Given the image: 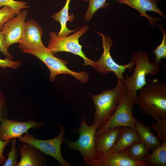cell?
<instances>
[{"label":"cell","mask_w":166,"mask_h":166,"mask_svg":"<svg viewBox=\"0 0 166 166\" xmlns=\"http://www.w3.org/2000/svg\"><path fill=\"white\" fill-rule=\"evenodd\" d=\"M6 47L4 40V36L1 31H0V52L5 55L6 57L12 59L13 57L9 53Z\"/></svg>","instance_id":"30"},{"label":"cell","mask_w":166,"mask_h":166,"mask_svg":"<svg viewBox=\"0 0 166 166\" xmlns=\"http://www.w3.org/2000/svg\"><path fill=\"white\" fill-rule=\"evenodd\" d=\"M17 138H14L11 139L12 141V148L11 150L7 154V159L3 166H18L19 164L17 159L18 154L17 150L15 148Z\"/></svg>","instance_id":"25"},{"label":"cell","mask_w":166,"mask_h":166,"mask_svg":"<svg viewBox=\"0 0 166 166\" xmlns=\"http://www.w3.org/2000/svg\"><path fill=\"white\" fill-rule=\"evenodd\" d=\"M133 103L128 96L127 91L123 95L117 107L106 123L96 130V136H100L106 130L117 127L135 129L132 110Z\"/></svg>","instance_id":"9"},{"label":"cell","mask_w":166,"mask_h":166,"mask_svg":"<svg viewBox=\"0 0 166 166\" xmlns=\"http://www.w3.org/2000/svg\"><path fill=\"white\" fill-rule=\"evenodd\" d=\"M81 0L83 1H85V2H86L87 1H88L89 0Z\"/></svg>","instance_id":"32"},{"label":"cell","mask_w":166,"mask_h":166,"mask_svg":"<svg viewBox=\"0 0 166 166\" xmlns=\"http://www.w3.org/2000/svg\"><path fill=\"white\" fill-rule=\"evenodd\" d=\"M137 104L146 115L155 120L166 117V83L153 79L143 86L137 96Z\"/></svg>","instance_id":"1"},{"label":"cell","mask_w":166,"mask_h":166,"mask_svg":"<svg viewBox=\"0 0 166 166\" xmlns=\"http://www.w3.org/2000/svg\"><path fill=\"white\" fill-rule=\"evenodd\" d=\"M125 150L128 156L130 159L136 161H144L150 150L143 142L139 140Z\"/></svg>","instance_id":"21"},{"label":"cell","mask_w":166,"mask_h":166,"mask_svg":"<svg viewBox=\"0 0 166 166\" xmlns=\"http://www.w3.org/2000/svg\"><path fill=\"white\" fill-rule=\"evenodd\" d=\"M28 4L26 2L14 0H0V8L2 6H8L13 10L19 13L22 9H28L30 7L27 5Z\"/></svg>","instance_id":"26"},{"label":"cell","mask_w":166,"mask_h":166,"mask_svg":"<svg viewBox=\"0 0 166 166\" xmlns=\"http://www.w3.org/2000/svg\"><path fill=\"white\" fill-rule=\"evenodd\" d=\"M97 34L102 37V46L103 53L99 59L95 61L93 68L104 76L111 72L116 75L117 83L122 82L124 79L123 74L126 69L132 72L136 65L135 57L133 54L132 60L128 64L119 65L113 59L110 54V50L112 46L113 41L110 37L98 32Z\"/></svg>","instance_id":"7"},{"label":"cell","mask_w":166,"mask_h":166,"mask_svg":"<svg viewBox=\"0 0 166 166\" xmlns=\"http://www.w3.org/2000/svg\"><path fill=\"white\" fill-rule=\"evenodd\" d=\"M152 151L144 160L148 166H166V142H163L159 147Z\"/></svg>","instance_id":"20"},{"label":"cell","mask_w":166,"mask_h":166,"mask_svg":"<svg viewBox=\"0 0 166 166\" xmlns=\"http://www.w3.org/2000/svg\"><path fill=\"white\" fill-rule=\"evenodd\" d=\"M99 166H147L144 161H136L130 159L126 150L115 152H101Z\"/></svg>","instance_id":"15"},{"label":"cell","mask_w":166,"mask_h":166,"mask_svg":"<svg viewBox=\"0 0 166 166\" xmlns=\"http://www.w3.org/2000/svg\"><path fill=\"white\" fill-rule=\"evenodd\" d=\"M18 13L7 6H3L0 9V31L7 21Z\"/></svg>","instance_id":"27"},{"label":"cell","mask_w":166,"mask_h":166,"mask_svg":"<svg viewBox=\"0 0 166 166\" xmlns=\"http://www.w3.org/2000/svg\"><path fill=\"white\" fill-rule=\"evenodd\" d=\"M43 30L39 24L34 20L25 23L23 35L18 43L19 48L22 50L43 48L45 47L42 40Z\"/></svg>","instance_id":"13"},{"label":"cell","mask_w":166,"mask_h":166,"mask_svg":"<svg viewBox=\"0 0 166 166\" xmlns=\"http://www.w3.org/2000/svg\"><path fill=\"white\" fill-rule=\"evenodd\" d=\"M11 140L2 141L0 140V164L3 165L6 161V158L3 155L4 150Z\"/></svg>","instance_id":"31"},{"label":"cell","mask_w":166,"mask_h":166,"mask_svg":"<svg viewBox=\"0 0 166 166\" xmlns=\"http://www.w3.org/2000/svg\"><path fill=\"white\" fill-rule=\"evenodd\" d=\"M97 129L93 125H88L85 117H82L79 128L73 132L79 135L76 141H71L64 137L63 142L70 150H77L82 155L85 164L89 166H99L101 152L97 150L96 144Z\"/></svg>","instance_id":"2"},{"label":"cell","mask_w":166,"mask_h":166,"mask_svg":"<svg viewBox=\"0 0 166 166\" xmlns=\"http://www.w3.org/2000/svg\"><path fill=\"white\" fill-rule=\"evenodd\" d=\"M159 26L162 33L163 39L160 44L153 50L152 53L155 55L154 61L160 64L162 59L166 58V33L162 25L159 24Z\"/></svg>","instance_id":"22"},{"label":"cell","mask_w":166,"mask_h":166,"mask_svg":"<svg viewBox=\"0 0 166 166\" xmlns=\"http://www.w3.org/2000/svg\"><path fill=\"white\" fill-rule=\"evenodd\" d=\"M27 12L24 10L20 12L7 21L1 31L4 36L6 47L9 49L11 45L20 43L23 37Z\"/></svg>","instance_id":"11"},{"label":"cell","mask_w":166,"mask_h":166,"mask_svg":"<svg viewBox=\"0 0 166 166\" xmlns=\"http://www.w3.org/2000/svg\"><path fill=\"white\" fill-rule=\"evenodd\" d=\"M135 129L139 140L150 150H152L162 143L152 132L151 128L143 124L137 118H134Z\"/></svg>","instance_id":"17"},{"label":"cell","mask_w":166,"mask_h":166,"mask_svg":"<svg viewBox=\"0 0 166 166\" xmlns=\"http://www.w3.org/2000/svg\"><path fill=\"white\" fill-rule=\"evenodd\" d=\"M127 91L125 84L120 82L117 83L115 87L105 90L99 94L89 93L95 108L93 124L97 129L102 127L108 121Z\"/></svg>","instance_id":"3"},{"label":"cell","mask_w":166,"mask_h":166,"mask_svg":"<svg viewBox=\"0 0 166 166\" xmlns=\"http://www.w3.org/2000/svg\"><path fill=\"white\" fill-rule=\"evenodd\" d=\"M22 52L34 56L46 65L50 71V81H54L57 75L62 74L73 77L82 84L86 83L88 81L89 75L87 73L84 71L77 72L70 70L66 65L68 63L67 61L55 57L54 53L47 47L22 50Z\"/></svg>","instance_id":"5"},{"label":"cell","mask_w":166,"mask_h":166,"mask_svg":"<svg viewBox=\"0 0 166 166\" xmlns=\"http://www.w3.org/2000/svg\"><path fill=\"white\" fill-rule=\"evenodd\" d=\"M123 128L124 127H117L109 128L100 136L96 137V146L98 151L109 152L118 140Z\"/></svg>","instance_id":"16"},{"label":"cell","mask_w":166,"mask_h":166,"mask_svg":"<svg viewBox=\"0 0 166 166\" xmlns=\"http://www.w3.org/2000/svg\"><path fill=\"white\" fill-rule=\"evenodd\" d=\"M88 28V25L82 26L75 33L64 37L59 36L54 32L51 31L49 33L50 39L47 47L54 53L66 52L78 56L84 60L82 66L90 65L93 67L95 61L86 56L79 41L80 38L86 33Z\"/></svg>","instance_id":"6"},{"label":"cell","mask_w":166,"mask_h":166,"mask_svg":"<svg viewBox=\"0 0 166 166\" xmlns=\"http://www.w3.org/2000/svg\"><path fill=\"white\" fill-rule=\"evenodd\" d=\"M121 3H125L130 7L137 10L140 14V17L144 16L148 20L152 27L155 26L156 21H160L163 18L166 17L158 8L156 2L159 0H117Z\"/></svg>","instance_id":"12"},{"label":"cell","mask_w":166,"mask_h":166,"mask_svg":"<svg viewBox=\"0 0 166 166\" xmlns=\"http://www.w3.org/2000/svg\"><path fill=\"white\" fill-rule=\"evenodd\" d=\"M45 121L40 122L29 119L26 122L15 121L3 117L0 124V140H6L18 138L28 132L29 129H39L43 127Z\"/></svg>","instance_id":"10"},{"label":"cell","mask_w":166,"mask_h":166,"mask_svg":"<svg viewBox=\"0 0 166 166\" xmlns=\"http://www.w3.org/2000/svg\"><path fill=\"white\" fill-rule=\"evenodd\" d=\"M106 0H89V4L84 18L86 22H89L94 14L100 8L105 6Z\"/></svg>","instance_id":"23"},{"label":"cell","mask_w":166,"mask_h":166,"mask_svg":"<svg viewBox=\"0 0 166 166\" xmlns=\"http://www.w3.org/2000/svg\"><path fill=\"white\" fill-rule=\"evenodd\" d=\"M21 64V62L20 61H14L7 57L4 59L0 58V67L3 69L8 67L17 69Z\"/></svg>","instance_id":"28"},{"label":"cell","mask_w":166,"mask_h":166,"mask_svg":"<svg viewBox=\"0 0 166 166\" xmlns=\"http://www.w3.org/2000/svg\"><path fill=\"white\" fill-rule=\"evenodd\" d=\"M7 103L6 97L0 90V124L2 117L7 116L8 114Z\"/></svg>","instance_id":"29"},{"label":"cell","mask_w":166,"mask_h":166,"mask_svg":"<svg viewBox=\"0 0 166 166\" xmlns=\"http://www.w3.org/2000/svg\"><path fill=\"white\" fill-rule=\"evenodd\" d=\"M156 121V123L152 121L151 128L156 131L159 139L162 142H166V117H160Z\"/></svg>","instance_id":"24"},{"label":"cell","mask_w":166,"mask_h":166,"mask_svg":"<svg viewBox=\"0 0 166 166\" xmlns=\"http://www.w3.org/2000/svg\"><path fill=\"white\" fill-rule=\"evenodd\" d=\"M71 0H66L64 7L59 11L51 16V18L54 20L59 22L60 23L61 29L57 34L60 37L68 36L70 33L74 32L75 30L79 29L70 30L68 29L66 26V23L68 21L72 22L75 18L73 14H72L71 15L69 14V4Z\"/></svg>","instance_id":"19"},{"label":"cell","mask_w":166,"mask_h":166,"mask_svg":"<svg viewBox=\"0 0 166 166\" xmlns=\"http://www.w3.org/2000/svg\"><path fill=\"white\" fill-rule=\"evenodd\" d=\"M60 129L59 135L56 137L47 140L37 139L28 132L18 137L24 143H27L37 148L43 154L49 155L56 160L61 166H71L66 161L61 153V145L63 142L66 128L63 125H58Z\"/></svg>","instance_id":"8"},{"label":"cell","mask_w":166,"mask_h":166,"mask_svg":"<svg viewBox=\"0 0 166 166\" xmlns=\"http://www.w3.org/2000/svg\"><path fill=\"white\" fill-rule=\"evenodd\" d=\"M139 140L135 129L124 127L118 140L109 152H119L124 151Z\"/></svg>","instance_id":"18"},{"label":"cell","mask_w":166,"mask_h":166,"mask_svg":"<svg viewBox=\"0 0 166 166\" xmlns=\"http://www.w3.org/2000/svg\"><path fill=\"white\" fill-rule=\"evenodd\" d=\"M133 54L136 62L133 73L130 77L126 74L122 82L126 86L129 98L134 104H137V91L146 84V76L157 75L160 67L154 61L150 62L148 54L143 50H140Z\"/></svg>","instance_id":"4"},{"label":"cell","mask_w":166,"mask_h":166,"mask_svg":"<svg viewBox=\"0 0 166 166\" xmlns=\"http://www.w3.org/2000/svg\"><path fill=\"white\" fill-rule=\"evenodd\" d=\"M21 159L18 166H46L47 160L43 153L27 143L19 146Z\"/></svg>","instance_id":"14"}]
</instances>
